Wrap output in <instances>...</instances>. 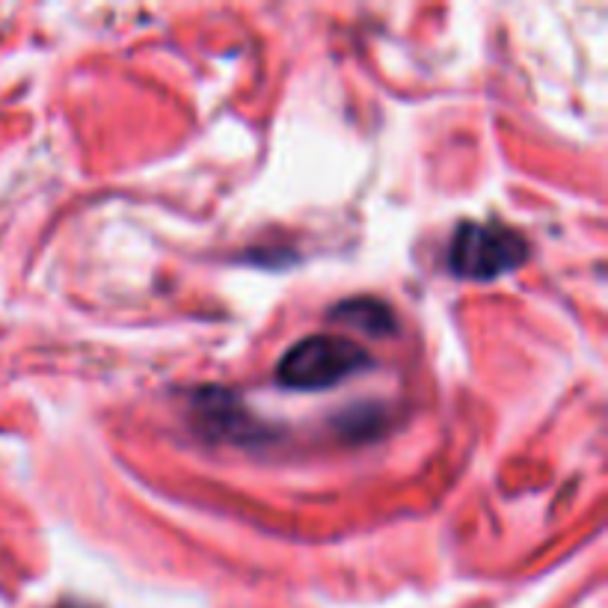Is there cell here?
<instances>
[{
    "label": "cell",
    "instance_id": "obj_3",
    "mask_svg": "<svg viewBox=\"0 0 608 608\" xmlns=\"http://www.w3.org/2000/svg\"><path fill=\"white\" fill-rule=\"evenodd\" d=\"M217 398L211 395V389H205L196 401V409H200V425L205 434L223 436V439H237V436H250V422H246L244 409L237 407V401L229 395V392L217 389Z\"/></svg>",
    "mask_w": 608,
    "mask_h": 608
},
{
    "label": "cell",
    "instance_id": "obj_2",
    "mask_svg": "<svg viewBox=\"0 0 608 608\" xmlns=\"http://www.w3.org/2000/svg\"><path fill=\"white\" fill-rule=\"evenodd\" d=\"M528 259V241L496 220L464 223L448 246V267L469 282H493Z\"/></svg>",
    "mask_w": 608,
    "mask_h": 608
},
{
    "label": "cell",
    "instance_id": "obj_4",
    "mask_svg": "<svg viewBox=\"0 0 608 608\" xmlns=\"http://www.w3.org/2000/svg\"><path fill=\"white\" fill-rule=\"evenodd\" d=\"M330 318L342 321L347 327L363 330L368 336H389L395 330V315L389 312V306H383L381 300L372 297H356L347 300V303H338L336 310L330 312Z\"/></svg>",
    "mask_w": 608,
    "mask_h": 608
},
{
    "label": "cell",
    "instance_id": "obj_1",
    "mask_svg": "<svg viewBox=\"0 0 608 608\" xmlns=\"http://www.w3.org/2000/svg\"><path fill=\"white\" fill-rule=\"evenodd\" d=\"M372 356L354 338L336 333H315L291 345L276 365V383L285 389L321 392L333 389L347 377L365 372Z\"/></svg>",
    "mask_w": 608,
    "mask_h": 608
}]
</instances>
